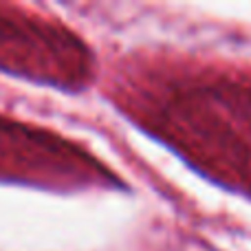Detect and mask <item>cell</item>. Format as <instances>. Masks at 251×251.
Returning a JSON list of instances; mask_svg holds the SVG:
<instances>
[]
</instances>
